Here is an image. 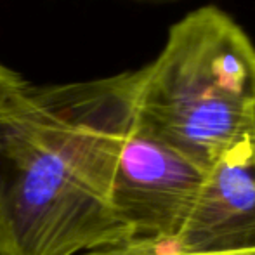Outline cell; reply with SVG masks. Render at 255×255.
I'll list each match as a JSON object with an SVG mask.
<instances>
[{
  "label": "cell",
  "mask_w": 255,
  "mask_h": 255,
  "mask_svg": "<svg viewBox=\"0 0 255 255\" xmlns=\"http://www.w3.org/2000/svg\"><path fill=\"white\" fill-rule=\"evenodd\" d=\"M135 120L203 168L255 154V45L222 10L172 24L160 54L135 70Z\"/></svg>",
  "instance_id": "7a4b0ae2"
},
{
  "label": "cell",
  "mask_w": 255,
  "mask_h": 255,
  "mask_svg": "<svg viewBox=\"0 0 255 255\" xmlns=\"http://www.w3.org/2000/svg\"><path fill=\"white\" fill-rule=\"evenodd\" d=\"M82 255H255V250L229 254H196L181 250L170 240L165 238H128Z\"/></svg>",
  "instance_id": "5b68a950"
},
{
  "label": "cell",
  "mask_w": 255,
  "mask_h": 255,
  "mask_svg": "<svg viewBox=\"0 0 255 255\" xmlns=\"http://www.w3.org/2000/svg\"><path fill=\"white\" fill-rule=\"evenodd\" d=\"M207 170L149 134L134 113L111 182V205L127 240L174 238L198 196Z\"/></svg>",
  "instance_id": "3957f363"
},
{
  "label": "cell",
  "mask_w": 255,
  "mask_h": 255,
  "mask_svg": "<svg viewBox=\"0 0 255 255\" xmlns=\"http://www.w3.org/2000/svg\"><path fill=\"white\" fill-rule=\"evenodd\" d=\"M175 247L196 254L255 250V154L226 158L205 174Z\"/></svg>",
  "instance_id": "277c9868"
},
{
  "label": "cell",
  "mask_w": 255,
  "mask_h": 255,
  "mask_svg": "<svg viewBox=\"0 0 255 255\" xmlns=\"http://www.w3.org/2000/svg\"><path fill=\"white\" fill-rule=\"evenodd\" d=\"M135 71L30 87L0 113V255H78L124 242L111 205Z\"/></svg>",
  "instance_id": "6da1fadb"
}]
</instances>
